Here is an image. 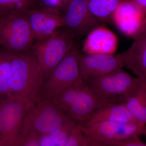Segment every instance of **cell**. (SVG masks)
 <instances>
[{
	"instance_id": "1",
	"label": "cell",
	"mask_w": 146,
	"mask_h": 146,
	"mask_svg": "<svg viewBox=\"0 0 146 146\" xmlns=\"http://www.w3.org/2000/svg\"><path fill=\"white\" fill-rule=\"evenodd\" d=\"M44 81L42 70L33 53L11 52L8 96L23 101L29 108L39 100Z\"/></svg>"
},
{
	"instance_id": "2",
	"label": "cell",
	"mask_w": 146,
	"mask_h": 146,
	"mask_svg": "<svg viewBox=\"0 0 146 146\" xmlns=\"http://www.w3.org/2000/svg\"><path fill=\"white\" fill-rule=\"evenodd\" d=\"M76 37L65 27L60 28L46 39L36 42L33 54L42 70L44 80L76 45Z\"/></svg>"
},
{
	"instance_id": "3",
	"label": "cell",
	"mask_w": 146,
	"mask_h": 146,
	"mask_svg": "<svg viewBox=\"0 0 146 146\" xmlns=\"http://www.w3.org/2000/svg\"><path fill=\"white\" fill-rule=\"evenodd\" d=\"M140 79L122 68L85 82L98 95L103 106L125 103Z\"/></svg>"
},
{
	"instance_id": "4",
	"label": "cell",
	"mask_w": 146,
	"mask_h": 146,
	"mask_svg": "<svg viewBox=\"0 0 146 146\" xmlns=\"http://www.w3.org/2000/svg\"><path fill=\"white\" fill-rule=\"evenodd\" d=\"M71 120L50 99L38 101L27 110L21 134L48 133L62 126Z\"/></svg>"
},
{
	"instance_id": "5",
	"label": "cell",
	"mask_w": 146,
	"mask_h": 146,
	"mask_svg": "<svg viewBox=\"0 0 146 146\" xmlns=\"http://www.w3.org/2000/svg\"><path fill=\"white\" fill-rule=\"evenodd\" d=\"M35 40L24 13L0 17V46L12 53L29 51Z\"/></svg>"
},
{
	"instance_id": "6",
	"label": "cell",
	"mask_w": 146,
	"mask_h": 146,
	"mask_svg": "<svg viewBox=\"0 0 146 146\" xmlns=\"http://www.w3.org/2000/svg\"><path fill=\"white\" fill-rule=\"evenodd\" d=\"M80 53L76 45L54 68L42 86L43 97L51 98L83 80L79 64Z\"/></svg>"
},
{
	"instance_id": "7",
	"label": "cell",
	"mask_w": 146,
	"mask_h": 146,
	"mask_svg": "<svg viewBox=\"0 0 146 146\" xmlns=\"http://www.w3.org/2000/svg\"><path fill=\"white\" fill-rule=\"evenodd\" d=\"M78 125L84 133L106 146L134 135L146 136V125L136 121L128 122L101 121L78 123Z\"/></svg>"
},
{
	"instance_id": "8",
	"label": "cell",
	"mask_w": 146,
	"mask_h": 146,
	"mask_svg": "<svg viewBox=\"0 0 146 146\" xmlns=\"http://www.w3.org/2000/svg\"><path fill=\"white\" fill-rule=\"evenodd\" d=\"M28 106L21 100L11 96L0 99V138L13 146L21 134Z\"/></svg>"
},
{
	"instance_id": "9",
	"label": "cell",
	"mask_w": 146,
	"mask_h": 146,
	"mask_svg": "<svg viewBox=\"0 0 146 146\" xmlns=\"http://www.w3.org/2000/svg\"><path fill=\"white\" fill-rule=\"evenodd\" d=\"M127 52L117 54H89L80 53V75L84 82L126 67Z\"/></svg>"
},
{
	"instance_id": "10",
	"label": "cell",
	"mask_w": 146,
	"mask_h": 146,
	"mask_svg": "<svg viewBox=\"0 0 146 146\" xmlns=\"http://www.w3.org/2000/svg\"><path fill=\"white\" fill-rule=\"evenodd\" d=\"M63 15L65 27L76 38L86 36L94 29L102 25L90 12L86 0H70L65 6Z\"/></svg>"
},
{
	"instance_id": "11",
	"label": "cell",
	"mask_w": 146,
	"mask_h": 146,
	"mask_svg": "<svg viewBox=\"0 0 146 146\" xmlns=\"http://www.w3.org/2000/svg\"><path fill=\"white\" fill-rule=\"evenodd\" d=\"M36 42L42 41L65 27L62 13L39 8L30 9L24 12Z\"/></svg>"
},
{
	"instance_id": "12",
	"label": "cell",
	"mask_w": 146,
	"mask_h": 146,
	"mask_svg": "<svg viewBox=\"0 0 146 146\" xmlns=\"http://www.w3.org/2000/svg\"><path fill=\"white\" fill-rule=\"evenodd\" d=\"M146 16L134 0H123L114 13L112 21L123 34L133 37Z\"/></svg>"
},
{
	"instance_id": "13",
	"label": "cell",
	"mask_w": 146,
	"mask_h": 146,
	"mask_svg": "<svg viewBox=\"0 0 146 146\" xmlns=\"http://www.w3.org/2000/svg\"><path fill=\"white\" fill-rule=\"evenodd\" d=\"M118 43L117 37L112 31L100 26L86 35L82 51L86 54H113L117 50Z\"/></svg>"
},
{
	"instance_id": "14",
	"label": "cell",
	"mask_w": 146,
	"mask_h": 146,
	"mask_svg": "<svg viewBox=\"0 0 146 146\" xmlns=\"http://www.w3.org/2000/svg\"><path fill=\"white\" fill-rule=\"evenodd\" d=\"M102 106L99 98L87 84L80 96L64 113L77 123H84L87 122Z\"/></svg>"
},
{
	"instance_id": "15",
	"label": "cell",
	"mask_w": 146,
	"mask_h": 146,
	"mask_svg": "<svg viewBox=\"0 0 146 146\" xmlns=\"http://www.w3.org/2000/svg\"><path fill=\"white\" fill-rule=\"evenodd\" d=\"M133 43L127 52L126 68L139 78L146 79V30L132 37Z\"/></svg>"
},
{
	"instance_id": "16",
	"label": "cell",
	"mask_w": 146,
	"mask_h": 146,
	"mask_svg": "<svg viewBox=\"0 0 146 146\" xmlns=\"http://www.w3.org/2000/svg\"><path fill=\"white\" fill-rule=\"evenodd\" d=\"M133 121L136 120L129 113L125 103H122L102 106L85 123L101 121L128 122Z\"/></svg>"
},
{
	"instance_id": "17",
	"label": "cell",
	"mask_w": 146,
	"mask_h": 146,
	"mask_svg": "<svg viewBox=\"0 0 146 146\" xmlns=\"http://www.w3.org/2000/svg\"><path fill=\"white\" fill-rule=\"evenodd\" d=\"M141 79V78H140ZM141 79L125 104L132 117L146 125V80Z\"/></svg>"
},
{
	"instance_id": "18",
	"label": "cell",
	"mask_w": 146,
	"mask_h": 146,
	"mask_svg": "<svg viewBox=\"0 0 146 146\" xmlns=\"http://www.w3.org/2000/svg\"><path fill=\"white\" fill-rule=\"evenodd\" d=\"M123 0H86L90 12L102 23L112 21L116 9Z\"/></svg>"
},
{
	"instance_id": "19",
	"label": "cell",
	"mask_w": 146,
	"mask_h": 146,
	"mask_svg": "<svg viewBox=\"0 0 146 146\" xmlns=\"http://www.w3.org/2000/svg\"><path fill=\"white\" fill-rule=\"evenodd\" d=\"M77 124L70 120L51 132L40 134V146H65L72 129Z\"/></svg>"
},
{
	"instance_id": "20",
	"label": "cell",
	"mask_w": 146,
	"mask_h": 146,
	"mask_svg": "<svg viewBox=\"0 0 146 146\" xmlns=\"http://www.w3.org/2000/svg\"><path fill=\"white\" fill-rule=\"evenodd\" d=\"M87 85L83 80L79 82L50 98L55 104L63 112L72 104Z\"/></svg>"
},
{
	"instance_id": "21",
	"label": "cell",
	"mask_w": 146,
	"mask_h": 146,
	"mask_svg": "<svg viewBox=\"0 0 146 146\" xmlns=\"http://www.w3.org/2000/svg\"><path fill=\"white\" fill-rule=\"evenodd\" d=\"M11 60V52L0 50V99L9 95Z\"/></svg>"
},
{
	"instance_id": "22",
	"label": "cell",
	"mask_w": 146,
	"mask_h": 146,
	"mask_svg": "<svg viewBox=\"0 0 146 146\" xmlns=\"http://www.w3.org/2000/svg\"><path fill=\"white\" fill-rule=\"evenodd\" d=\"M37 8L35 0H0V17Z\"/></svg>"
},
{
	"instance_id": "23",
	"label": "cell",
	"mask_w": 146,
	"mask_h": 146,
	"mask_svg": "<svg viewBox=\"0 0 146 146\" xmlns=\"http://www.w3.org/2000/svg\"><path fill=\"white\" fill-rule=\"evenodd\" d=\"M100 141L87 136L76 125L71 131L65 146H106Z\"/></svg>"
},
{
	"instance_id": "24",
	"label": "cell",
	"mask_w": 146,
	"mask_h": 146,
	"mask_svg": "<svg viewBox=\"0 0 146 146\" xmlns=\"http://www.w3.org/2000/svg\"><path fill=\"white\" fill-rule=\"evenodd\" d=\"M40 135L36 133L20 134L14 142L13 146H40Z\"/></svg>"
},
{
	"instance_id": "25",
	"label": "cell",
	"mask_w": 146,
	"mask_h": 146,
	"mask_svg": "<svg viewBox=\"0 0 146 146\" xmlns=\"http://www.w3.org/2000/svg\"><path fill=\"white\" fill-rule=\"evenodd\" d=\"M37 8L63 14L64 6L62 0H35Z\"/></svg>"
},
{
	"instance_id": "26",
	"label": "cell",
	"mask_w": 146,
	"mask_h": 146,
	"mask_svg": "<svg viewBox=\"0 0 146 146\" xmlns=\"http://www.w3.org/2000/svg\"><path fill=\"white\" fill-rule=\"evenodd\" d=\"M138 135H134L129 138L112 142L108 145L110 146H146V143Z\"/></svg>"
},
{
	"instance_id": "27",
	"label": "cell",
	"mask_w": 146,
	"mask_h": 146,
	"mask_svg": "<svg viewBox=\"0 0 146 146\" xmlns=\"http://www.w3.org/2000/svg\"><path fill=\"white\" fill-rule=\"evenodd\" d=\"M146 13V0H134Z\"/></svg>"
},
{
	"instance_id": "28",
	"label": "cell",
	"mask_w": 146,
	"mask_h": 146,
	"mask_svg": "<svg viewBox=\"0 0 146 146\" xmlns=\"http://www.w3.org/2000/svg\"><path fill=\"white\" fill-rule=\"evenodd\" d=\"M145 30H146V17H145V19H144L143 21V22H142L140 29H139V30H138V32L136 33V35L138 34V33H140L141 32Z\"/></svg>"
},
{
	"instance_id": "29",
	"label": "cell",
	"mask_w": 146,
	"mask_h": 146,
	"mask_svg": "<svg viewBox=\"0 0 146 146\" xmlns=\"http://www.w3.org/2000/svg\"><path fill=\"white\" fill-rule=\"evenodd\" d=\"M0 146H9V143L0 138Z\"/></svg>"
},
{
	"instance_id": "30",
	"label": "cell",
	"mask_w": 146,
	"mask_h": 146,
	"mask_svg": "<svg viewBox=\"0 0 146 146\" xmlns=\"http://www.w3.org/2000/svg\"><path fill=\"white\" fill-rule=\"evenodd\" d=\"M62 1H63V5H64V9H65V6H66V5H67V4L70 1V0H62Z\"/></svg>"
},
{
	"instance_id": "31",
	"label": "cell",
	"mask_w": 146,
	"mask_h": 146,
	"mask_svg": "<svg viewBox=\"0 0 146 146\" xmlns=\"http://www.w3.org/2000/svg\"></svg>"
}]
</instances>
